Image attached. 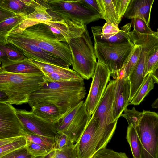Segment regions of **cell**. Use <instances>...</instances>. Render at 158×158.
I'll use <instances>...</instances> for the list:
<instances>
[{
	"label": "cell",
	"instance_id": "cell-12",
	"mask_svg": "<svg viewBox=\"0 0 158 158\" xmlns=\"http://www.w3.org/2000/svg\"><path fill=\"white\" fill-rule=\"evenodd\" d=\"M17 114L23 126L25 132L54 140L57 132L52 122L37 116L31 111L18 110Z\"/></svg>",
	"mask_w": 158,
	"mask_h": 158
},
{
	"label": "cell",
	"instance_id": "cell-44",
	"mask_svg": "<svg viewBox=\"0 0 158 158\" xmlns=\"http://www.w3.org/2000/svg\"><path fill=\"white\" fill-rule=\"evenodd\" d=\"M0 60L1 63L4 62L9 60L7 55L4 51L0 49Z\"/></svg>",
	"mask_w": 158,
	"mask_h": 158
},
{
	"label": "cell",
	"instance_id": "cell-20",
	"mask_svg": "<svg viewBox=\"0 0 158 158\" xmlns=\"http://www.w3.org/2000/svg\"><path fill=\"white\" fill-rule=\"evenodd\" d=\"M0 69L9 73H43L35 64L26 57L17 61L9 60L1 63Z\"/></svg>",
	"mask_w": 158,
	"mask_h": 158
},
{
	"label": "cell",
	"instance_id": "cell-8",
	"mask_svg": "<svg viewBox=\"0 0 158 158\" xmlns=\"http://www.w3.org/2000/svg\"><path fill=\"white\" fill-rule=\"evenodd\" d=\"M135 129L142 145L140 158H158V114L143 110Z\"/></svg>",
	"mask_w": 158,
	"mask_h": 158
},
{
	"label": "cell",
	"instance_id": "cell-47",
	"mask_svg": "<svg viewBox=\"0 0 158 158\" xmlns=\"http://www.w3.org/2000/svg\"><path fill=\"white\" fill-rule=\"evenodd\" d=\"M155 33L156 35L158 36V29H157V31L156 32H155Z\"/></svg>",
	"mask_w": 158,
	"mask_h": 158
},
{
	"label": "cell",
	"instance_id": "cell-39",
	"mask_svg": "<svg viewBox=\"0 0 158 158\" xmlns=\"http://www.w3.org/2000/svg\"><path fill=\"white\" fill-rule=\"evenodd\" d=\"M54 149H60L69 145L74 144L71 142L69 136L64 133H57L54 138Z\"/></svg>",
	"mask_w": 158,
	"mask_h": 158
},
{
	"label": "cell",
	"instance_id": "cell-38",
	"mask_svg": "<svg viewBox=\"0 0 158 158\" xmlns=\"http://www.w3.org/2000/svg\"><path fill=\"white\" fill-rule=\"evenodd\" d=\"M92 158H128L125 153L104 148L98 151Z\"/></svg>",
	"mask_w": 158,
	"mask_h": 158
},
{
	"label": "cell",
	"instance_id": "cell-18",
	"mask_svg": "<svg viewBox=\"0 0 158 158\" xmlns=\"http://www.w3.org/2000/svg\"><path fill=\"white\" fill-rule=\"evenodd\" d=\"M43 5L39 0H0V10L23 16L33 13Z\"/></svg>",
	"mask_w": 158,
	"mask_h": 158
},
{
	"label": "cell",
	"instance_id": "cell-21",
	"mask_svg": "<svg viewBox=\"0 0 158 158\" xmlns=\"http://www.w3.org/2000/svg\"><path fill=\"white\" fill-rule=\"evenodd\" d=\"M31 110L37 116L56 123L61 117V114L58 107L49 102H42L34 104Z\"/></svg>",
	"mask_w": 158,
	"mask_h": 158
},
{
	"label": "cell",
	"instance_id": "cell-13",
	"mask_svg": "<svg viewBox=\"0 0 158 158\" xmlns=\"http://www.w3.org/2000/svg\"><path fill=\"white\" fill-rule=\"evenodd\" d=\"M7 42L13 44L21 50L28 59H34L65 68L70 67L59 57L31 43L8 37L7 38Z\"/></svg>",
	"mask_w": 158,
	"mask_h": 158
},
{
	"label": "cell",
	"instance_id": "cell-42",
	"mask_svg": "<svg viewBox=\"0 0 158 158\" xmlns=\"http://www.w3.org/2000/svg\"><path fill=\"white\" fill-rule=\"evenodd\" d=\"M82 0L90 8L99 14V10L97 0Z\"/></svg>",
	"mask_w": 158,
	"mask_h": 158
},
{
	"label": "cell",
	"instance_id": "cell-41",
	"mask_svg": "<svg viewBox=\"0 0 158 158\" xmlns=\"http://www.w3.org/2000/svg\"><path fill=\"white\" fill-rule=\"evenodd\" d=\"M32 156L29 154L24 147L11 152L0 158H31Z\"/></svg>",
	"mask_w": 158,
	"mask_h": 158
},
{
	"label": "cell",
	"instance_id": "cell-37",
	"mask_svg": "<svg viewBox=\"0 0 158 158\" xmlns=\"http://www.w3.org/2000/svg\"><path fill=\"white\" fill-rule=\"evenodd\" d=\"M131 25L133 30L142 34L154 35L155 32L151 29L149 26L142 19L136 18L131 19Z\"/></svg>",
	"mask_w": 158,
	"mask_h": 158
},
{
	"label": "cell",
	"instance_id": "cell-34",
	"mask_svg": "<svg viewBox=\"0 0 158 158\" xmlns=\"http://www.w3.org/2000/svg\"><path fill=\"white\" fill-rule=\"evenodd\" d=\"M26 140L21 136L16 140L6 145L0 146V157L11 152L25 147Z\"/></svg>",
	"mask_w": 158,
	"mask_h": 158
},
{
	"label": "cell",
	"instance_id": "cell-35",
	"mask_svg": "<svg viewBox=\"0 0 158 158\" xmlns=\"http://www.w3.org/2000/svg\"><path fill=\"white\" fill-rule=\"evenodd\" d=\"M121 116L125 118L128 125L131 124L135 129L138 126L139 122L142 117L143 112L137 111L134 107L131 109L126 108Z\"/></svg>",
	"mask_w": 158,
	"mask_h": 158
},
{
	"label": "cell",
	"instance_id": "cell-31",
	"mask_svg": "<svg viewBox=\"0 0 158 158\" xmlns=\"http://www.w3.org/2000/svg\"><path fill=\"white\" fill-rule=\"evenodd\" d=\"M158 67V45L149 50L146 58L143 76L145 77Z\"/></svg>",
	"mask_w": 158,
	"mask_h": 158
},
{
	"label": "cell",
	"instance_id": "cell-27",
	"mask_svg": "<svg viewBox=\"0 0 158 158\" xmlns=\"http://www.w3.org/2000/svg\"><path fill=\"white\" fill-rule=\"evenodd\" d=\"M154 84L152 73H151L145 77L143 83L129 103V105H139L149 93L153 89Z\"/></svg>",
	"mask_w": 158,
	"mask_h": 158
},
{
	"label": "cell",
	"instance_id": "cell-5",
	"mask_svg": "<svg viewBox=\"0 0 158 158\" xmlns=\"http://www.w3.org/2000/svg\"><path fill=\"white\" fill-rule=\"evenodd\" d=\"M115 85V80H111L98 105L91 116L97 121L96 135L98 151L106 148L116 127L118 121L114 122L112 115Z\"/></svg>",
	"mask_w": 158,
	"mask_h": 158
},
{
	"label": "cell",
	"instance_id": "cell-23",
	"mask_svg": "<svg viewBox=\"0 0 158 158\" xmlns=\"http://www.w3.org/2000/svg\"><path fill=\"white\" fill-rule=\"evenodd\" d=\"M101 19L106 22L118 25L120 22L115 5L114 0H97Z\"/></svg>",
	"mask_w": 158,
	"mask_h": 158
},
{
	"label": "cell",
	"instance_id": "cell-17",
	"mask_svg": "<svg viewBox=\"0 0 158 158\" xmlns=\"http://www.w3.org/2000/svg\"><path fill=\"white\" fill-rule=\"evenodd\" d=\"M137 44L142 46L140 57L135 69L128 77L131 85L130 102L143 83L145 77L143 76L147 54L148 51L153 48L154 43L148 39L139 40Z\"/></svg>",
	"mask_w": 158,
	"mask_h": 158
},
{
	"label": "cell",
	"instance_id": "cell-2",
	"mask_svg": "<svg viewBox=\"0 0 158 158\" xmlns=\"http://www.w3.org/2000/svg\"><path fill=\"white\" fill-rule=\"evenodd\" d=\"M41 73H18L0 69V91L7 98L6 103L20 105L28 103L30 96L46 83Z\"/></svg>",
	"mask_w": 158,
	"mask_h": 158
},
{
	"label": "cell",
	"instance_id": "cell-6",
	"mask_svg": "<svg viewBox=\"0 0 158 158\" xmlns=\"http://www.w3.org/2000/svg\"><path fill=\"white\" fill-rule=\"evenodd\" d=\"M91 40L86 26L81 35L70 39L68 43L73 70L86 80L93 77L97 63Z\"/></svg>",
	"mask_w": 158,
	"mask_h": 158
},
{
	"label": "cell",
	"instance_id": "cell-25",
	"mask_svg": "<svg viewBox=\"0 0 158 158\" xmlns=\"http://www.w3.org/2000/svg\"><path fill=\"white\" fill-rule=\"evenodd\" d=\"M126 138L131 148L134 158H140L142 145L138 134L131 124L127 128Z\"/></svg>",
	"mask_w": 158,
	"mask_h": 158
},
{
	"label": "cell",
	"instance_id": "cell-14",
	"mask_svg": "<svg viewBox=\"0 0 158 158\" xmlns=\"http://www.w3.org/2000/svg\"><path fill=\"white\" fill-rule=\"evenodd\" d=\"M96 119L91 116L77 142L74 144L77 158H92L98 151Z\"/></svg>",
	"mask_w": 158,
	"mask_h": 158
},
{
	"label": "cell",
	"instance_id": "cell-10",
	"mask_svg": "<svg viewBox=\"0 0 158 158\" xmlns=\"http://www.w3.org/2000/svg\"><path fill=\"white\" fill-rule=\"evenodd\" d=\"M111 73L105 65L98 62L92 77L89 91L84 104L91 116L98 105L110 81Z\"/></svg>",
	"mask_w": 158,
	"mask_h": 158
},
{
	"label": "cell",
	"instance_id": "cell-46",
	"mask_svg": "<svg viewBox=\"0 0 158 158\" xmlns=\"http://www.w3.org/2000/svg\"><path fill=\"white\" fill-rule=\"evenodd\" d=\"M151 107L152 108H158V97L152 103L151 105Z\"/></svg>",
	"mask_w": 158,
	"mask_h": 158
},
{
	"label": "cell",
	"instance_id": "cell-43",
	"mask_svg": "<svg viewBox=\"0 0 158 158\" xmlns=\"http://www.w3.org/2000/svg\"><path fill=\"white\" fill-rule=\"evenodd\" d=\"M20 137H12L10 138H8L0 139V146H3L8 144L18 139Z\"/></svg>",
	"mask_w": 158,
	"mask_h": 158
},
{
	"label": "cell",
	"instance_id": "cell-22",
	"mask_svg": "<svg viewBox=\"0 0 158 158\" xmlns=\"http://www.w3.org/2000/svg\"><path fill=\"white\" fill-rule=\"evenodd\" d=\"M48 9L43 5L36 8L33 13L24 16V19L18 28L24 30L31 26L53 20V18L47 11Z\"/></svg>",
	"mask_w": 158,
	"mask_h": 158
},
{
	"label": "cell",
	"instance_id": "cell-29",
	"mask_svg": "<svg viewBox=\"0 0 158 158\" xmlns=\"http://www.w3.org/2000/svg\"><path fill=\"white\" fill-rule=\"evenodd\" d=\"M33 158H77L74 144L60 149L52 150L46 155Z\"/></svg>",
	"mask_w": 158,
	"mask_h": 158
},
{
	"label": "cell",
	"instance_id": "cell-45",
	"mask_svg": "<svg viewBox=\"0 0 158 158\" xmlns=\"http://www.w3.org/2000/svg\"><path fill=\"white\" fill-rule=\"evenodd\" d=\"M152 76L154 83L158 84V67L152 73Z\"/></svg>",
	"mask_w": 158,
	"mask_h": 158
},
{
	"label": "cell",
	"instance_id": "cell-24",
	"mask_svg": "<svg viewBox=\"0 0 158 158\" xmlns=\"http://www.w3.org/2000/svg\"><path fill=\"white\" fill-rule=\"evenodd\" d=\"M24 16L15 15L0 20V44L7 43V36L13 29L18 27Z\"/></svg>",
	"mask_w": 158,
	"mask_h": 158
},
{
	"label": "cell",
	"instance_id": "cell-15",
	"mask_svg": "<svg viewBox=\"0 0 158 158\" xmlns=\"http://www.w3.org/2000/svg\"><path fill=\"white\" fill-rule=\"evenodd\" d=\"M115 85L112 115L114 122L118 121L130 103L131 85L128 78L124 75L123 70L115 80Z\"/></svg>",
	"mask_w": 158,
	"mask_h": 158
},
{
	"label": "cell",
	"instance_id": "cell-3",
	"mask_svg": "<svg viewBox=\"0 0 158 158\" xmlns=\"http://www.w3.org/2000/svg\"><path fill=\"white\" fill-rule=\"evenodd\" d=\"M8 37L31 43L59 57L69 66L72 65V55L68 44L59 40L44 23L24 30L17 27L9 33Z\"/></svg>",
	"mask_w": 158,
	"mask_h": 158
},
{
	"label": "cell",
	"instance_id": "cell-7",
	"mask_svg": "<svg viewBox=\"0 0 158 158\" xmlns=\"http://www.w3.org/2000/svg\"><path fill=\"white\" fill-rule=\"evenodd\" d=\"M98 62L106 66L114 80L119 76L134 44L131 42L108 43L94 41Z\"/></svg>",
	"mask_w": 158,
	"mask_h": 158
},
{
	"label": "cell",
	"instance_id": "cell-36",
	"mask_svg": "<svg viewBox=\"0 0 158 158\" xmlns=\"http://www.w3.org/2000/svg\"><path fill=\"white\" fill-rule=\"evenodd\" d=\"M25 147L31 158L45 156L50 151L42 146L27 140Z\"/></svg>",
	"mask_w": 158,
	"mask_h": 158
},
{
	"label": "cell",
	"instance_id": "cell-11",
	"mask_svg": "<svg viewBox=\"0 0 158 158\" xmlns=\"http://www.w3.org/2000/svg\"><path fill=\"white\" fill-rule=\"evenodd\" d=\"M12 105L0 102V139L24 136L25 131Z\"/></svg>",
	"mask_w": 158,
	"mask_h": 158
},
{
	"label": "cell",
	"instance_id": "cell-32",
	"mask_svg": "<svg viewBox=\"0 0 158 158\" xmlns=\"http://www.w3.org/2000/svg\"><path fill=\"white\" fill-rule=\"evenodd\" d=\"M0 49L6 53L9 59L11 60H21L26 57L21 50L8 42L5 44H0Z\"/></svg>",
	"mask_w": 158,
	"mask_h": 158
},
{
	"label": "cell",
	"instance_id": "cell-19",
	"mask_svg": "<svg viewBox=\"0 0 158 158\" xmlns=\"http://www.w3.org/2000/svg\"><path fill=\"white\" fill-rule=\"evenodd\" d=\"M154 0H130L124 17L132 19L139 18L149 26L151 12Z\"/></svg>",
	"mask_w": 158,
	"mask_h": 158
},
{
	"label": "cell",
	"instance_id": "cell-26",
	"mask_svg": "<svg viewBox=\"0 0 158 158\" xmlns=\"http://www.w3.org/2000/svg\"><path fill=\"white\" fill-rule=\"evenodd\" d=\"M35 64L44 73L74 74L77 72L69 68H65L53 64L44 62L34 59H28Z\"/></svg>",
	"mask_w": 158,
	"mask_h": 158
},
{
	"label": "cell",
	"instance_id": "cell-28",
	"mask_svg": "<svg viewBox=\"0 0 158 158\" xmlns=\"http://www.w3.org/2000/svg\"><path fill=\"white\" fill-rule=\"evenodd\" d=\"M131 26V23H127L122 26L120 28V32L116 35L108 38L94 37V41L108 43L131 42L129 36Z\"/></svg>",
	"mask_w": 158,
	"mask_h": 158
},
{
	"label": "cell",
	"instance_id": "cell-40",
	"mask_svg": "<svg viewBox=\"0 0 158 158\" xmlns=\"http://www.w3.org/2000/svg\"><path fill=\"white\" fill-rule=\"evenodd\" d=\"M130 0H114L116 10L119 20L124 16Z\"/></svg>",
	"mask_w": 158,
	"mask_h": 158
},
{
	"label": "cell",
	"instance_id": "cell-16",
	"mask_svg": "<svg viewBox=\"0 0 158 158\" xmlns=\"http://www.w3.org/2000/svg\"><path fill=\"white\" fill-rule=\"evenodd\" d=\"M60 41L68 44L71 39L81 35L86 25L82 23L63 19L48 21L44 23Z\"/></svg>",
	"mask_w": 158,
	"mask_h": 158
},
{
	"label": "cell",
	"instance_id": "cell-30",
	"mask_svg": "<svg viewBox=\"0 0 158 158\" xmlns=\"http://www.w3.org/2000/svg\"><path fill=\"white\" fill-rule=\"evenodd\" d=\"M142 48L141 45L134 44L123 70L125 77L128 78L135 69L140 57Z\"/></svg>",
	"mask_w": 158,
	"mask_h": 158
},
{
	"label": "cell",
	"instance_id": "cell-9",
	"mask_svg": "<svg viewBox=\"0 0 158 158\" xmlns=\"http://www.w3.org/2000/svg\"><path fill=\"white\" fill-rule=\"evenodd\" d=\"M91 116L82 101L61 117L54 125L58 134L64 133L73 144L78 140Z\"/></svg>",
	"mask_w": 158,
	"mask_h": 158
},
{
	"label": "cell",
	"instance_id": "cell-4",
	"mask_svg": "<svg viewBox=\"0 0 158 158\" xmlns=\"http://www.w3.org/2000/svg\"><path fill=\"white\" fill-rule=\"evenodd\" d=\"M53 20L63 19L82 23L85 25L101 19L99 14L82 0H40Z\"/></svg>",
	"mask_w": 158,
	"mask_h": 158
},
{
	"label": "cell",
	"instance_id": "cell-1",
	"mask_svg": "<svg viewBox=\"0 0 158 158\" xmlns=\"http://www.w3.org/2000/svg\"><path fill=\"white\" fill-rule=\"evenodd\" d=\"M86 94L84 80L46 82L31 95L28 103L31 107L40 102L52 103L59 108L61 117L83 101Z\"/></svg>",
	"mask_w": 158,
	"mask_h": 158
},
{
	"label": "cell",
	"instance_id": "cell-33",
	"mask_svg": "<svg viewBox=\"0 0 158 158\" xmlns=\"http://www.w3.org/2000/svg\"><path fill=\"white\" fill-rule=\"evenodd\" d=\"M24 137L26 140L42 146L49 151H51L54 149V139L45 138L35 134L26 132Z\"/></svg>",
	"mask_w": 158,
	"mask_h": 158
}]
</instances>
